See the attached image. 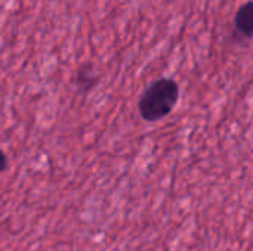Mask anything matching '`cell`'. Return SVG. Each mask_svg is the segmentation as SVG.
I'll use <instances>...</instances> for the list:
<instances>
[{
    "instance_id": "1",
    "label": "cell",
    "mask_w": 253,
    "mask_h": 251,
    "mask_svg": "<svg viewBox=\"0 0 253 251\" xmlns=\"http://www.w3.org/2000/svg\"><path fill=\"white\" fill-rule=\"evenodd\" d=\"M179 99V84L173 78H159L153 81L139 98V114L142 120L156 123L168 117Z\"/></svg>"
},
{
    "instance_id": "2",
    "label": "cell",
    "mask_w": 253,
    "mask_h": 251,
    "mask_svg": "<svg viewBox=\"0 0 253 251\" xmlns=\"http://www.w3.org/2000/svg\"><path fill=\"white\" fill-rule=\"evenodd\" d=\"M253 36V4L246 1L242 4L234 16V38L240 43L249 41Z\"/></svg>"
},
{
    "instance_id": "4",
    "label": "cell",
    "mask_w": 253,
    "mask_h": 251,
    "mask_svg": "<svg viewBox=\"0 0 253 251\" xmlns=\"http://www.w3.org/2000/svg\"><path fill=\"white\" fill-rule=\"evenodd\" d=\"M7 166H9L7 155H6V152H4V151H1V149H0V173H3V172L7 169Z\"/></svg>"
},
{
    "instance_id": "3",
    "label": "cell",
    "mask_w": 253,
    "mask_h": 251,
    "mask_svg": "<svg viewBox=\"0 0 253 251\" xmlns=\"http://www.w3.org/2000/svg\"><path fill=\"white\" fill-rule=\"evenodd\" d=\"M98 74L95 71V67L92 62H84L82 64L77 71H76V77H74V81H76V86L77 89L82 92V93H89L96 84H98Z\"/></svg>"
}]
</instances>
